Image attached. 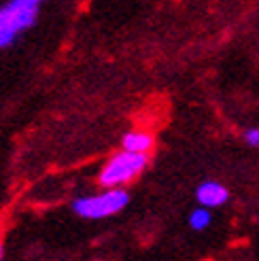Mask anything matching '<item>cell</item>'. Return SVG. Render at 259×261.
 Masks as SVG:
<instances>
[{
    "instance_id": "6da1fadb",
    "label": "cell",
    "mask_w": 259,
    "mask_h": 261,
    "mask_svg": "<svg viewBox=\"0 0 259 261\" xmlns=\"http://www.w3.org/2000/svg\"><path fill=\"white\" fill-rule=\"evenodd\" d=\"M43 0H9L0 5V49L13 45L34 25Z\"/></svg>"
},
{
    "instance_id": "7a4b0ae2",
    "label": "cell",
    "mask_w": 259,
    "mask_h": 261,
    "mask_svg": "<svg viewBox=\"0 0 259 261\" xmlns=\"http://www.w3.org/2000/svg\"><path fill=\"white\" fill-rule=\"evenodd\" d=\"M147 164H149V155L121 149L119 153H115L113 158L102 166V170L98 174V182L105 189L125 187L145 172Z\"/></svg>"
},
{
    "instance_id": "3957f363",
    "label": "cell",
    "mask_w": 259,
    "mask_h": 261,
    "mask_svg": "<svg viewBox=\"0 0 259 261\" xmlns=\"http://www.w3.org/2000/svg\"><path fill=\"white\" fill-rule=\"evenodd\" d=\"M130 204V193L123 187L115 189H105L94 195H83L72 202V213L81 219H109L121 213L123 208Z\"/></svg>"
},
{
    "instance_id": "277c9868",
    "label": "cell",
    "mask_w": 259,
    "mask_h": 261,
    "mask_svg": "<svg viewBox=\"0 0 259 261\" xmlns=\"http://www.w3.org/2000/svg\"><path fill=\"white\" fill-rule=\"evenodd\" d=\"M196 200L204 208H219L229 200V191L225 185H221L217 180H204L196 189Z\"/></svg>"
},
{
    "instance_id": "5b68a950",
    "label": "cell",
    "mask_w": 259,
    "mask_h": 261,
    "mask_svg": "<svg viewBox=\"0 0 259 261\" xmlns=\"http://www.w3.org/2000/svg\"><path fill=\"white\" fill-rule=\"evenodd\" d=\"M155 145V140L149 132H145V129H132V132H127L121 140V147L125 151H132V153H145L149 155L151 149Z\"/></svg>"
},
{
    "instance_id": "8992f818",
    "label": "cell",
    "mask_w": 259,
    "mask_h": 261,
    "mask_svg": "<svg viewBox=\"0 0 259 261\" xmlns=\"http://www.w3.org/2000/svg\"><path fill=\"white\" fill-rule=\"evenodd\" d=\"M213 223V215H211V208H204V206H198L193 208L191 215H189V227L193 231H204Z\"/></svg>"
},
{
    "instance_id": "52a82bcc",
    "label": "cell",
    "mask_w": 259,
    "mask_h": 261,
    "mask_svg": "<svg viewBox=\"0 0 259 261\" xmlns=\"http://www.w3.org/2000/svg\"><path fill=\"white\" fill-rule=\"evenodd\" d=\"M242 138H244V142H247L249 147L259 149V127H249V129H244Z\"/></svg>"
},
{
    "instance_id": "ba28073f",
    "label": "cell",
    "mask_w": 259,
    "mask_h": 261,
    "mask_svg": "<svg viewBox=\"0 0 259 261\" xmlns=\"http://www.w3.org/2000/svg\"><path fill=\"white\" fill-rule=\"evenodd\" d=\"M0 259H3V242H0Z\"/></svg>"
}]
</instances>
